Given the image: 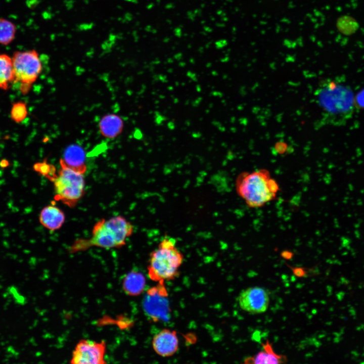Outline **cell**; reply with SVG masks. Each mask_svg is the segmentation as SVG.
I'll list each match as a JSON object with an SVG mask.
<instances>
[{"label":"cell","mask_w":364,"mask_h":364,"mask_svg":"<svg viewBox=\"0 0 364 364\" xmlns=\"http://www.w3.org/2000/svg\"><path fill=\"white\" fill-rule=\"evenodd\" d=\"M314 97L324 121L329 124H343L352 117L356 107L352 89L339 80L327 79L321 81Z\"/></svg>","instance_id":"1"},{"label":"cell","mask_w":364,"mask_h":364,"mask_svg":"<svg viewBox=\"0 0 364 364\" xmlns=\"http://www.w3.org/2000/svg\"><path fill=\"white\" fill-rule=\"evenodd\" d=\"M133 230V225L122 216H114L108 220L103 218L95 224L89 239L76 240L69 251L75 253L92 247L120 248L125 245L126 239L132 234Z\"/></svg>","instance_id":"2"},{"label":"cell","mask_w":364,"mask_h":364,"mask_svg":"<svg viewBox=\"0 0 364 364\" xmlns=\"http://www.w3.org/2000/svg\"><path fill=\"white\" fill-rule=\"evenodd\" d=\"M236 189L249 207L257 208L275 199L279 187L269 172L262 169L239 174L236 180Z\"/></svg>","instance_id":"3"},{"label":"cell","mask_w":364,"mask_h":364,"mask_svg":"<svg viewBox=\"0 0 364 364\" xmlns=\"http://www.w3.org/2000/svg\"><path fill=\"white\" fill-rule=\"evenodd\" d=\"M184 260V255L176 246L175 239L165 236L149 257L148 274L153 281L163 282L174 279Z\"/></svg>","instance_id":"4"},{"label":"cell","mask_w":364,"mask_h":364,"mask_svg":"<svg viewBox=\"0 0 364 364\" xmlns=\"http://www.w3.org/2000/svg\"><path fill=\"white\" fill-rule=\"evenodd\" d=\"M60 165L61 168L58 173L49 179L53 183L54 199L72 208L76 206L85 193L83 174L64 165Z\"/></svg>","instance_id":"5"},{"label":"cell","mask_w":364,"mask_h":364,"mask_svg":"<svg viewBox=\"0 0 364 364\" xmlns=\"http://www.w3.org/2000/svg\"><path fill=\"white\" fill-rule=\"evenodd\" d=\"M12 58L14 82L20 84V90L25 94L30 89L42 70L40 56L35 50L16 51Z\"/></svg>","instance_id":"6"},{"label":"cell","mask_w":364,"mask_h":364,"mask_svg":"<svg viewBox=\"0 0 364 364\" xmlns=\"http://www.w3.org/2000/svg\"><path fill=\"white\" fill-rule=\"evenodd\" d=\"M106 343L88 339L80 340L73 351L70 363L73 364H103L106 363Z\"/></svg>","instance_id":"7"},{"label":"cell","mask_w":364,"mask_h":364,"mask_svg":"<svg viewBox=\"0 0 364 364\" xmlns=\"http://www.w3.org/2000/svg\"><path fill=\"white\" fill-rule=\"evenodd\" d=\"M238 302L240 308L252 314L264 312L269 304L267 291L261 287H249L239 294Z\"/></svg>","instance_id":"8"},{"label":"cell","mask_w":364,"mask_h":364,"mask_svg":"<svg viewBox=\"0 0 364 364\" xmlns=\"http://www.w3.org/2000/svg\"><path fill=\"white\" fill-rule=\"evenodd\" d=\"M166 291L161 284L156 288L149 290L145 296L144 308L146 312L154 318L158 320L167 313Z\"/></svg>","instance_id":"9"},{"label":"cell","mask_w":364,"mask_h":364,"mask_svg":"<svg viewBox=\"0 0 364 364\" xmlns=\"http://www.w3.org/2000/svg\"><path fill=\"white\" fill-rule=\"evenodd\" d=\"M178 339L175 331L163 329L155 335L152 341L154 351L163 357L170 356L177 351Z\"/></svg>","instance_id":"10"},{"label":"cell","mask_w":364,"mask_h":364,"mask_svg":"<svg viewBox=\"0 0 364 364\" xmlns=\"http://www.w3.org/2000/svg\"><path fill=\"white\" fill-rule=\"evenodd\" d=\"M60 164L77 172L84 174L86 171L85 154L83 149L79 145H71L67 147Z\"/></svg>","instance_id":"11"},{"label":"cell","mask_w":364,"mask_h":364,"mask_svg":"<svg viewBox=\"0 0 364 364\" xmlns=\"http://www.w3.org/2000/svg\"><path fill=\"white\" fill-rule=\"evenodd\" d=\"M263 350L253 356L247 357L244 359L245 363L277 364L283 363L287 361V357L275 352L271 344L268 340L262 343Z\"/></svg>","instance_id":"12"},{"label":"cell","mask_w":364,"mask_h":364,"mask_svg":"<svg viewBox=\"0 0 364 364\" xmlns=\"http://www.w3.org/2000/svg\"><path fill=\"white\" fill-rule=\"evenodd\" d=\"M39 219L44 228L51 231H55L62 226L65 220V215L59 208L50 205L41 210Z\"/></svg>","instance_id":"13"},{"label":"cell","mask_w":364,"mask_h":364,"mask_svg":"<svg viewBox=\"0 0 364 364\" xmlns=\"http://www.w3.org/2000/svg\"><path fill=\"white\" fill-rule=\"evenodd\" d=\"M123 126L122 119L118 115L112 113L104 115L99 124L101 134L110 139L118 136L121 133Z\"/></svg>","instance_id":"14"},{"label":"cell","mask_w":364,"mask_h":364,"mask_svg":"<svg viewBox=\"0 0 364 364\" xmlns=\"http://www.w3.org/2000/svg\"><path fill=\"white\" fill-rule=\"evenodd\" d=\"M146 279L141 272L131 271L124 277L122 282V288L125 293L129 296L140 295L145 290Z\"/></svg>","instance_id":"15"},{"label":"cell","mask_w":364,"mask_h":364,"mask_svg":"<svg viewBox=\"0 0 364 364\" xmlns=\"http://www.w3.org/2000/svg\"><path fill=\"white\" fill-rule=\"evenodd\" d=\"M14 82L12 58L0 54V89L7 90Z\"/></svg>","instance_id":"16"},{"label":"cell","mask_w":364,"mask_h":364,"mask_svg":"<svg viewBox=\"0 0 364 364\" xmlns=\"http://www.w3.org/2000/svg\"><path fill=\"white\" fill-rule=\"evenodd\" d=\"M16 28L12 21L0 18V44L4 46L10 44L15 37Z\"/></svg>","instance_id":"17"},{"label":"cell","mask_w":364,"mask_h":364,"mask_svg":"<svg viewBox=\"0 0 364 364\" xmlns=\"http://www.w3.org/2000/svg\"><path fill=\"white\" fill-rule=\"evenodd\" d=\"M28 114L26 104L23 102L14 103L11 110V117L13 121L19 123L22 121Z\"/></svg>","instance_id":"18"},{"label":"cell","mask_w":364,"mask_h":364,"mask_svg":"<svg viewBox=\"0 0 364 364\" xmlns=\"http://www.w3.org/2000/svg\"><path fill=\"white\" fill-rule=\"evenodd\" d=\"M34 169L41 175L50 179L56 173L54 166L48 163L46 160L36 163L33 166Z\"/></svg>","instance_id":"19"},{"label":"cell","mask_w":364,"mask_h":364,"mask_svg":"<svg viewBox=\"0 0 364 364\" xmlns=\"http://www.w3.org/2000/svg\"><path fill=\"white\" fill-rule=\"evenodd\" d=\"M8 292L12 295L16 302L19 304L23 305L26 303L25 298L19 293L17 288L15 286H11L8 289Z\"/></svg>","instance_id":"20"},{"label":"cell","mask_w":364,"mask_h":364,"mask_svg":"<svg viewBox=\"0 0 364 364\" xmlns=\"http://www.w3.org/2000/svg\"><path fill=\"white\" fill-rule=\"evenodd\" d=\"M287 265L290 268L294 275L296 277L303 278L307 276L308 272H309L307 268L303 267L292 266L289 264H287Z\"/></svg>","instance_id":"21"},{"label":"cell","mask_w":364,"mask_h":364,"mask_svg":"<svg viewBox=\"0 0 364 364\" xmlns=\"http://www.w3.org/2000/svg\"><path fill=\"white\" fill-rule=\"evenodd\" d=\"M294 255L292 252L289 250H284L281 253L282 257L286 260L291 259Z\"/></svg>","instance_id":"22"},{"label":"cell","mask_w":364,"mask_h":364,"mask_svg":"<svg viewBox=\"0 0 364 364\" xmlns=\"http://www.w3.org/2000/svg\"><path fill=\"white\" fill-rule=\"evenodd\" d=\"M358 101L357 102H359V105L364 106V91L361 94L360 96L359 95Z\"/></svg>","instance_id":"23"}]
</instances>
